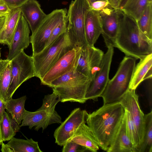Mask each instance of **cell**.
Returning a JSON list of instances; mask_svg holds the SVG:
<instances>
[{
  "instance_id": "cell-5",
  "label": "cell",
  "mask_w": 152,
  "mask_h": 152,
  "mask_svg": "<svg viewBox=\"0 0 152 152\" xmlns=\"http://www.w3.org/2000/svg\"><path fill=\"white\" fill-rule=\"evenodd\" d=\"M136 60L129 56L124 58L115 74L109 80L101 96L104 104L119 102L129 90L136 66Z\"/></svg>"
},
{
  "instance_id": "cell-43",
  "label": "cell",
  "mask_w": 152,
  "mask_h": 152,
  "mask_svg": "<svg viewBox=\"0 0 152 152\" xmlns=\"http://www.w3.org/2000/svg\"><path fill=\"white\" fill-rule=\"evenodd\" d=\"M98 0H88V1H89L90 4L94 2V1H98Z\"/></svg>"
},
{
  "instance_id": "cell-19",
  "label": "cell",
  "mask_w": 152,
  "mask_h": 152,
  "mask_svg": "<svg viewBox=\"0 0 152 152\" xmlns=\"http://www.w3.org/2000/svg\"><path fill=\"white\" fill-rule=\"evenodd\" d=\"M107 152H137L127 133L124 115L115 137Z\"/></svg>"
},
{
  "instance_id": "cell-11",
  "label": "cell",
  "mask_w": 152,
  "mask_h": 152,
  "mask_svg": "<svg viewBox=\"0 0 152 152\" xmlns=\"http://www.w3.org/2000/svg\"><path fill=\"white\" fill-rule=\"evenodd\" d=\"M55 108L41 106L34 112L26 110L20 127L27 126L31 129L43 130L49 125L62 123L61 118Z\"/></svg>"
},
{
  "instance_id": "cell-1",
  "label": "cell",
  "mask_w": 152,
  "mask_h": 152,
  "mask_svg": "<svg viewBox=\"0 0 152 152\" xmlns=\"http://www.w3.org/2000/svg\"><path fill=\"white\" fill-rule=\"evenodd\" d=\"M125 109L120 102L104 104L86 115V122L102 150L107 151L121 124Z\"/></svg>"
},
{
  "instance_id": "cell-41",
  "label": "cell",
  "mask_w": 152,
  "mask_h": 152,
  "mask_svg": "<svg viewBox=\"0 0 152 152\" xmlns=\"http://www.w3.org/2000/svg\"><path fill=\"white\" fill-rule=\"evenodd\" d=\"M122 0H117L116 4V8H118V7L119 5V4L122 1Z\"/></svg>"
},
{
  "instance_id": "cell-13",
  "label": "cell",
  "mask_w": 152,
  "mask_h": 152,
  "mask_svg": "<svg viewBox=\"0 0 152 152\" xmlns=\"http://www.w3.org/2000/svg\"><path fill=\"white\" fill-rule=\"evenodd\" d=\"M104 53L94 46L88 45L81 48L76 70L92 81L99 69Z\"/></svg>"
},
{
  "instance_id": "cell-9",
  "label": "cell",
  "mask_w": 152,
  "mask_h": 152,
  "mask_svg": "<svg viewBox=\"0 0 152 152\" xmlns=\"http://www.w3.org/2000/svg\"><path fill=\"white\" fill-rule=\"evenodd\" d=\"M106 45L107 50L104 53L99 69L86 92L85 96L86 101L89 99L97 101L103 93L110 80L109 74L114 47L110 44Z\"/></svg>"
},
{
  "instance_id": "cell-8",
  "label": "cell",
  "mask_w": 152,
  "mask_h": 152,
  "mask_svg": "<svg viewBox=\"0 0 152 152\" xmlns=\"http://www.w3.org/2000/svg\"><path fill=\"white\" fill-rule=\"evenodd\" d=\"M11 61V80L7 94V101L12 97L18 88L24 82L34 77L32 56L21 51Z\"/></svg>"
},
{
  "instance_id": "cell-42",
  "label": "cell",
  "mask_w": 152,
  "mask_h": 152,
  "mask_svg": "<svg viewBox=\"0 0 152 152\" xmlns=\"http://www.w3.org/2000/svg\"><path fill=\"white\" fill-rule=\"evenodd\" d=\"M3 142L1 140V130H0V145H1V144L2 142Z\"/></svg>"
},
{
  "instance_id": "cell-36",
  "label": "cell",
  "mask_w": 152,
  "mask_h": 152,
  "mask_svg": "<svg viewBox=\"0 0 152 152\" xmlns=\"http://www.w3.org/2000/svg\"><path fill=\"white\" fill-rule=\"evenodd\" d=\"M6 109L5 103L0 98V121Z\"/></svg>"
},
{
  "instance_id": "cell-32",
  "label": "cell",
  "mask_w": 152,
  "mask_h": 152,
  "mask_svg": "<svg viewBox=\"0 0 152 152\" xmlns=\"http://www.w3.org/2000/svg\"><path fill=\"white\" fill-rule=\"evenodd\" d=\"M63 146L62 152H84L89 151L85 147L71 140L68 141Z\"/></svg>"
},
{
  "instance_id": "cell-25",
  "label": "cell",
  "mask_w": 152,
  "mask_h": 152,
  "mask_svg": "<svg viewBox=\"0 0 152 152\" xmlns=\"http://www.w3.org/2000/svg\"><path fill=\"white\" fill-rule=\"evenodd\" d=\"M26 98V96L16 99L11 98L5 103L7 111L19 124L23 120L26 111L24 106Z\"/></svg>"
},
{
  "instance_id": "cell-26",
  "label": "cell",
  "mask_w": 152,
  "mask_h": 152,
  "mask_svg": "<svg viewBox=\"0 0 152 152\" xmlns=\"http://www.w3.org/2000/svg\"><path fill=\"white\" fill-rule=\"evenodd\" d=\"M7 144L13 152H42L37 142L32 138L27 140L12 137Z\"/></svg>"
},
{
  "instance_id": "cell-21",
  "label": "cell",
  "mask_w": 152,
  "mask_h": 152,
  "mask_svg": "<svg viewBox=\"0 0 152 152\" xmlns=\"http://www.w3.org/2000/svg\"><path fill=\"white\" fill-rule=\"evenodd\" d=\"M152 53L140 59L136 65L129 89L136 90L144 80L151 78Z\"/></svg>"
},
{
  "instance_id": "cell-39",
  "label": "cell",
  "mask_w": 152,
  "mask_h": 152,
  "mask_svg": "<svg viewBox=\"0 0 152 152\" xmlns=\"http://www.w3.org/2000/svg\"><path fill=\"white\" fill-rule=\"evenodd\" d=\"M128 0H122L119 4L117 8L120 10L122 9Z\"/></svg>"
},
{
  "instance_id": "cell-28",
  "label": "cell",
  "mask_w": 152,
  "mask_h": 152,
  "mask_svg": "<svg viewBox=\"0 0 152 152\" xmlns=\"http://www.w3.org/2000/svg\"><path fill=\"white\" fill-rule=\"evenodd\" d=\"M148 2V0H129L120 10L137 21L141 15Z\"/></svg>"
},
{
  "instance_id": "cell-31",
  "label": "cell",
  "mask_w": 152,
  "mask_h": 152,
  "mask_svg": "<svg viewBox=\"0 0 152 152\" xmlns=\"http://www.w3.org/2000/svg\"><path fill=\"white\" fill-rule=\"evenodd\" d=\"M67 25L68 21L66 16L54 29L45 48L48 46L61 35L66 32Z\"/></svg>"
},
{
  "instance_id": "cell-33",
  "label": "cell",
  "mask_w": 152,
  "mask_h": 152,
  "mask_svg": "<svg viewBox=\"0 0 152 152\" xmlns=\"http://www.w3.org/2000/svg\"><path fill=\"white\" fill-rule=\"evenodd\" d=\"M90 4L91 9L98 12H100L110 5L108 0L96 1L90 3Z\"/></svg>"
},
{
  "instance_id": "cell-2",
  "label": "cell",
  "mask_w": 152,
  "mask_h": 152,
  "mask_svg": "<svg viewBox=\"0 0 152 152\" xmlns=\"http://www.w3.org/2000/svg\"><path fill=\"white\" fill-rule=\"evenodd\" d=\"M113 47L136 59L152 53V40L140 30L136 20L121 10L119 30Z\"/></svg>"
},
{
  "instance_id": "cell-12",
  "label": "cell",
  "mask_w": 152,
  "mask_h": 152,
  "mask_svg": "<svg viewBox=\"0 0 152 152\" xmlns=\"http://www.w3.org/2000/svg\"><path fill=\"white\" fill-rule=\"evenodd\" d=\"M87 112L77 108L72 110L65 120L55 130L54 137L55 143L63 146L72 137L79 126L86 123Z\"/></svg>"
},
{
  "instance_id": "cell-17",
  "label": "cell",
  "mask_w": 152,
  "mask_h": 152,
  "mask_svg": "<svg viewBox=\"0 0 152 152\" xmlns=\"http://www.w3.org/2000/svg\"><path fill=\"white\" fill-rule=\"evenodd\" d=\"M20 9L21 14L28 23L32 34H33L47 15L36 0H29Z\"/></svg>"
},
{
  "instance_id": "cell-38",
  "label": "cell",
  "mask_w": 152,
  "mask_h": 152,
  "mask_svg": "<svg viewBox=\"0 0 152 152\" xmlns=\"http://www.w3.org/2000/svg\"><path fill=\"white\" fill-rule=\"evenodd\" d=\"M7 15L0 16V32L4 25Z\"/></svg>"
},
{
  "instance_id": "cell-46",
  "label": "cell",
  "mask_w": 152,
  "mask_h": 152,
  "mask_svg": "<svg viewBox=\"0 0 152 152\" xmlns=\"http://www.w3.org/2000/svg\"><path fill=\"white\" fill-rule=\"evenodd\" d=\"M0 57H1V52H0Z\"/></svg>"
},
{
  "instance_id": "cell-15",
  "label": "cell",
  "mask_w": 152,
  "mask_h": 152,
  "mask_svg": "<svg viewBox=\"0 0 152 152\" xmlns=\"http://www.w3.org/2000/svg\"><path fill=\"white\" fill-rule=\"evenodd\" d=\"M119 102L124 109L129 112L137 130L141 146L144 135L145 115L140 108L138 96L135 90L129 89Z\"/></svg>"
},
{
  "instance_id": "cell-20",
  "label": "cell",
  "mask_w": 152,
  "mask_h": 152,
  "mask_svg": "<svg viewBox=\"0 0 152 152\" xmlns=\"http://www.w3.org/2000/svg\"><path fill=\"white\" fill-rule=\"evenodd\" d=\"M85 123L79 126L70 140L85 147L89 151L96 152L99 148L98 141L91 129Z\"/></svg>"
},
{
  "instance_id": "cell-27",
  "label": "cell",
  "mask_w": 152,
  "mask_h": 152,
  "mask_svg": "<svg viewBox=\"0 0 152 152\" xmlns=\"http://www.w3.org/2000/svg\"><path fill=\"white\" fill-rule=\"evenodd\" d=\"M140 30L152 40V2H148L141 15L136 21Z\"/></svg>"
},
{
  "instance_id": "cell-18",
  "label": "cell",
  "mask_w": 152,
  "mask_h": 152,
  "mask_svg": "<svg viewBox=\"0 0 152 152\" xmlns=\"http://www.w3.org/2000/svg\"><path fill=\"white\" fill-rule=\"evenodd\" d=\"M85 30L87 45L94 46L102 32L99 12L91 8L88 11L85 17Z\"/></svg>"
},
{
  "instance_id": "cell-34",
  "label": "cell",
  "mask_w": 152,
  "mask_h": 152,
  "mask_svg": "<svg viewBox=\"0 0 152 152\" xmlns=\"http://www.w3.org/2000/svg\"><path fill=\"white\" fill-rule=\"evenodd\" d=\"M11 10L20 8L29 0H3Z\"/></svg>"
},
{
  "instance_id": "cell-30",
  "label": "cell",
  "mask_w": 152,
  "mask_h": 152,
  "mask_svg": "<svg viewBox=\"0 0 152 152\" xmlns=\"http://www.w3.org/2000/svg\"><path fill=\"white\" fill-rule=\"evenodd\" d=\"M124 115L128 136L137 152H140L141 144L136 128L129 112L126 109H125Z\"/></svg>"
},
{
  "instance_id": "cell-4",
  "label": "cell",
  "mask_w": 152,
  "mask_h": 152,
  "mask_svg": "<svg viewBox=\"0 0 152 152\" xmlns=\"http://www.w3.org/2000/svg\"><path fill=\"white\" fill-rule=\"evenodd\" d=\"M76 47L67 30L48 46L32 56L34 77L40 80L54 64Z\"/></svg>"
},
{
  "instance_id": "cell-45",
  "label": "cell",
  "mask_w": 152,
  "mask_h": 152,
  "mask_svg": "<svg viewBox=\"0 0 152 152\" xmlns=\"http://www.w3.org/2000/svg\"><path fill=\"white\" fill-rule=\"evenodd\" d=\"M148 2H152V0H148Z\"/></svg>"
},
{
  "instance_id": "cell-23",
  "label": "cell",
  "mask_w": 152,
  "mask_h": 152,
  "mask_svg": "<svg viewBox=\"0 0 152 152\" xmlns=\"http://www.w3.org/2000/svg\"><path fill=\"white\" fill-rule=\"evenodd\" d=\"M11 77V61L0 59V98L5 103Z\"/></svg>"
},
{
  "instance_id": "cell-16",
  "label": "cell",
  "mask_w": 152,
  "mask_h": 152,
  "mask_svg": "<svg viewBox=\"0 0 152 152\" xmlns=\"http://www.w3.org/2000/svg\"><path fill=\"white\" fill-rule=\"evenodd\" d=\"M29 25L21 14L14 34L7 59L11 60L21 51L27 48L30 43Z\"/></svg>"
},
{
  "instance_id": "cell-14",
  "label": "cell",
  "mask_w": 152,
  "mask_h": 152,
  "mask_svg": "<svg viewBox=\"0 0 152 152\" xmlns=\"http://www.w3.org/2000/svg\"><path fill=\"white\" fill-rule=\"evenodd\" d=\"M121 10L110 5L99 12L102 28V35L106 45L113 46L120 25Z\"/></svg>"
},
{
  "instance_id": "cell-6",
  "label": "cell",
  "mask_w": 152,
  "mask_h": 152,
  "mask_svg": "<svg viewBox=\"0 0 152 152\" xmlns=\"http://www.w3.org/2000/svg\"><path fill=\"white\" fill-rule=\"evenodd\" d=\"M90 9L88 0H74L69 4L66 15L67 30L77 47L82 48L87 45L85 34V20Z\"/></svg>"
},
{
  "instance_id": "cell-7",
  "label": "cell",
  "mask_w": 152,
  "mask_h": 152,
  "mask_svg": "<svg viewBox=\"0 0 152 152\" xmlns=\"http://www.w3.org/2000/svg\"><path fill=\"white\" fill-rule=\"evenodd\" d=\"M67 12L66 8L57 9L46 15L36 30L30 37L32 56L44 49L54 29L66 17Z\"/></svg>"
},
{
  "instance_id": "cell-29",
  "label": "cell",
  "mask_w": 152,
  "mask_h": 152,
  "mask_svg": "<svg viewBox=\"0 0 152 152\" xmlns=\"http://www.w3.org/2000/svg\"><path fill=\"white\" fill-rule=\"evenodd\" d=\"M152 152V111L145 115L143 140L140 152Z\"/></svg>"
},
{
  "instance_id": "cell-44",
  "label": "cell",
  "mask_w": 152,
  "mask_h": 152,
  "mask_svg": "<svg viewBox=\"0 0 152 152\" xmlns=\"http://www.w3.org/2000/svg\"><path fill=\"white\" fill-rule=\"evenodd\" d=\"M5 4L3 0H0V5Z\"/></svg>"
},
{
  "instance_id": "cell-37",
  "label": "cell",
  "mask_w": 152,
  "mask_h": 152,
  "mask_svg": "<svg viewBox=\"0 0 152 152\" xmlns=\"http://www.w3.org/2000/svg\"><path fill=\"white\" fill-rule=\"evenodd\" d=\"M1 151L3 152H13L12 149L7 144H5L3 142L1 144Z\"/></svg>"
},
{
  "instance_id": "cell-22",
  "label": "cell",
  "mask_w": 152,
  "mask_h": 152,
  "mask_svg": "<svg viewBox=\"0 0 152 152\" xmlns=\"http://www.w3.org/2000/svg\"><path fill=\"white\" fill-rule=\"evenodd\" d=\"M21 15L20 8L11 10L7 15L4 25L0 32V44L9 47L19 19Z\"/></svg>"
},
{
  "instance_id": "cell-10",
  "label": "cell",
  "mask_w": 152,
  "mask_h": 152,
  "mask_svg": "<svg viewBox=\"0 0 152 152\" xmlns=\"http://www.w3.org/2000/svg\"><path fill=\"white\" fill-rule=\"evenodd\" d=\"M81 48L75 47L66 53L49 69L41 79V84L50 86L57 78L76 70Z\"/></svg>"
},
{
  "instance_id": "cell-24",
  "label": "cell",
  "mask_w": 152,
  "mask_h": 152,
  "mask_svg": "<svg viewBox=\"0 0 152 152\" xmlns=\"http://www.w3.org/2000/svg\"><path fill=\"white\" fill-rule=\"evenodd\" d=\"M20 126L12 118L10 115L5 111L0 121V128L2 141L10 140L19 131Z\"/></svg>"
},
{
  "instance_id": "cell-3",
  "label": "cell",
  "mask_w": 152,
  "mask_h": 152,
  "mask_svg": "<svg viewBox=\"0 0 152 152\" xmlns=\"http://www.w3.org/2000/svg\"><path fill=\"white\" fill-rule=\"evenodd\" d=\"M91 82L85 75L75 70L57 78L49 87L52 88L61 102L84 103L86 101L85 96Z\"/></svg>"
},
{
  "instance_id": "cell-40",
  "label": "cell",
  "mask_w": 152,
  "mask_h": 152,
  "mask_svg": "<svg viewBox=\"0 0 152 152\" xmlns=\"http://www.w3.org/2000/svg\"><path fill=\"white\" fill-rule=\"evenodd\" d=\"M110 5L113 8H116L117 0H109Z\"/></svg>"
},
{
  "instance_id": "cell-35",
  "label": "cell",
  "mask_w": 152,
  "mask_h": 152,
  "mask_svg": "<svg viewBox=\"0 0 152 152\" xmlns=\"http://www.w3.org/2000/svg\"><path fill=\"white\" fill-rule=\"evenodd\" d=\"M11 11L6 4L0 5V16H6Z\"/></svg>"
}]
</instances>
